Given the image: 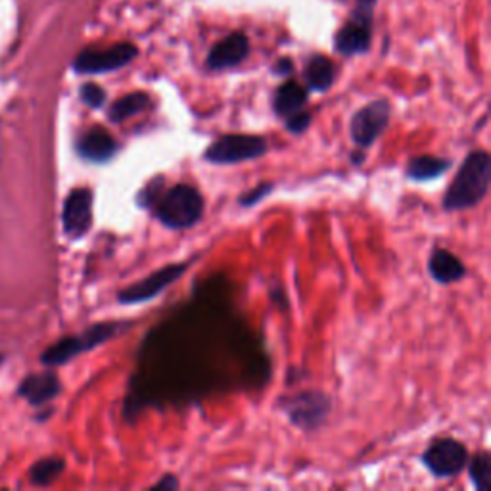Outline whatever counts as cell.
Here are the masks:
<instances>
[{"mask_svg": "<svg viewBox=\"0 0 491 491\" xmlns=\"http://www.w3.org/2000/svg\"><path fill=\"white\" fill-rule=\"evenodd\" d=\"M119 152V142L112 133H107L104 127H93L77 142V154L95 163H106L116 158Z\"/></svg>", "mask_w": 491, "mask_h": 491, "instance_id": "obj_12", "label": "cell"}, {"mask_svg": "<svg viewBox=\"0 0 491 491\" xmlns=\"http://www.w3.org/2000/svg\"><path fill=\"white\" fill-rule=\"evenodd\" d=\"M66 470V461L62 457H46L35 463L29 470V480L35 486L46 487L54 480H58L62 476V472Z\"/></svg>", "mask_w": 491, "mask_h": 491, "instance_id": "obj_20", "label": "cell"}, {"mask_svg": "<svg viewBox=\"0 0 491 491\" xmlns=\"http://www.w3.org/2000/svg\"><path fill=\"white\" fill-rule=\"evenodd\" d=\"M163 190H166V187H163V177L152 179L150 183L137 194V204L144 210H152V206L158 202V198L163 194Z\"/></svg>", "mask_w": 491, "mask_h": 491, "instance_id": "obj_22", "label": "cell"}, {"mask_svg": "<svg viewBox=\"0 0 491 491\" xmlns=\"http://www.w3.org/2000/svg\"><path fill=\"white\" fill-rule=\"evenodd\" d=\"M371 6H363V15L357 14L353 20L343 26L336 35V50L343 56L365 54L371 48Z\"/></svg>", "mask_w": 491, "mask_h": 491, "instance_id": "obj_11", "label": "cell"}, {"mask_svg": "<svg viewBox=\"0 0 491 491\" xmlns=\"http://www.w3.org/2000/svg\"><path fill=\"white\" fill-rule=\"evenodd\" d=\"M491 185V158L486 150H472L444 194L445 211H463L478 206Z\"/></svg>", "mask_w": 491, "mask_h": 491, "instance_id": "obj_1", "label": "cell"}, {"mask_svg": "<svg viewBox=\"0 0 491 491\" xmlns=\"http://www.w3.org/2000/svg\"><path fill=\"white\" fill-rule=\"evenodd\" d=\"M292 71H294V64H292V60H288V58L279 60L275 66V74H279V76H290Z\"/></svg>", "mask_w": 491, "mask_h": 491, "instance_id": "obj_27", "label": "cell"}, {"mask_svg": "<svg viewBox=\"0 0 491 491\" xmlns=\"http://www.w3.org/2000/svg\"><path fill=\"white\" fill-rule=\"evenodd\" d=\"M392 107L386 98L374 100L367 106H363L361 110L352 118V140L359 148H371L373 144L380 138V135L386 131L390 123Z\"/></svg>", "mask_w": 491, "mask_h": 491, "instance_id": "obj_9", "label": "cell"}, {"mask_svg": "<svg viewBox=\"0 0 491 491\" xmlns=\"http://www.w3.org/2000/svg\"><path fill=\"white\" fill-rule=\"evenodd\" d=\"M206 199L196 187L179 183L158 198L152 206L156 220L169 230H187L202 220Z\"/></svg>", "mask_w": 491, "mask_h": 491, "instance_id": "obj_3", "label": "cell"}, {"mask_svg": "<svg viewBox=\"0 0 491 491\" xmlns=\"http://www.w3.org/2000/svg\"><path fill=\"white\" fill-rule=\"evenodd\" d=\"M451 166H453V161L447 158L423 154V156H414L409 159L405 173L411 180H416V183H428V180L442 177Z\"/></svg>", "mask_w": 491, "mask_h": 491, "instance_id": "obj_17", "label": "cell"}, {"mask_svg": "<svg viewBox=\"0 0 491 491\" xmlns=\"http://www.w3.org/2000/svg\"><path fill=\"white\" fill-rule=\"evenodd\" d=\"M305 104L307 88L296 81H286L275 90V97H272V110L282 119L303 110Z\"/></svg>", "mask_w": 491, "mask_h": 491, "instance_id": "obj_16", "label": "cell"}, {"mask_svg": "<svg viewBox=\"0 0 491 491\" xmlns=\"http://www.w3.org/2000/svg\"><path fill=\"white\" fill-rule=\"evenodd\" d=\"M152 106V98L148 93H142V90H137V93L125 95L118 98L112 106L110 112H107V119L112 123H123L127 119H131L142 112H147Z\"/></svg>", "mask_w": 491, "mask_h": 491, "instance_id": "obj_19", "label": "cell"}, {"mask_svg": "<svg viewBox=\"0 0 491 491\" xmlns=\"http://www.w3.org/2000/svg\"><path fill=\"white\" fill-rule=\"evenodd\" d=\"M138 56V50L131 43H119L110 48H85L74 62V69L81 76H97L129 66Z\"/></svg>", "mask_w": 491, "mask_h": 491, "instance_id": "obj_7", "label": "cell"}, {"mask_svg": "<svg viewBox=\"0 0 491 491\" xmlns=\"http://www.w3.org/2000/svg\"><path fill=\"white\" fill-rule=\"evenodd\" d=\"M192 263L194 261L169 263L166 267L150 272L147 279L123 288L118 294V302L121 305H140V303L152 302L154 298L161 296L171 284H175L180 277H183Z\"/></svg>", "mask_w": 491, "mask_h": 491, "instance_id": "obj_6", "label": "cell"}, {"mask_svg": "<svg viewBox=\"0 0 491 491\" xmlns=\"http://www.w3.org/2000/svg\"><path fill=\"white\" fill-rule=\"evenodd\" d=\"M284 125H286L288 133L303 135L309 129V125H312V114L305 112V110H300V112H296L292 116H288L284 119Z\"/></svg>", "mask_w": 491, "mask_h": 491, "instance_id": "obj_25", "label": "cell"}, {"mask_svg": "<svg viewBox=\"0 0 491 491\" xmlns=\"http://www.w3.org/2000/svg\"><path fill=\"white\" fill-rule=\"evenodd\" d=\"M269 150V140L261 135H225L211 142L204 159L213 166H236V163L263 158Z\"/></svg>", "mask_w": 491, "mask_h": 491, "instance_id": "obj_5", "label": "cell"}, {"mask_svg": "<svg viewBox=\"0 0 491 491\" xmlns=\"http://www.w3.org/2000/svg\"><path fill=\"white\" fill-rule=\"evenodd\" d=\"M468 457L470 455L465 444L453 438H442L426 447L421 461L435 478H453L461 475V470L468 463Z\"/></svg>", "mask_w": 491, "mask_h": 491, "instance_id": "obj_8", "label": "cell"}, {"mask_svg": "<svg viewBox=\"0 0 491 491\" xmlns=\"http://www.w3.org/2000/svg\"><path fill=\"white\" fill-rule=\"evenodd\" d=\"M272 190H275V185H272V183H260V185H256L253 189H250V190H246V192H242V194L239 196V206H242V208H253V206H258L260 202H263V199H265Z\"/></svg>", "mask_w": 491, "mask_h": 491, "instance_id": "obj_23", "label": "cell"}, {"mask_svg": "<svg viewBox=\"0 0 491 491\" xmlns=\"http://www.w3.org/2000/svg\"><path fill=\"white\" fill-rule=\"evenodd\" d=\"M60 392H62V382L58 374L50 369L26 376L22 380L20 390H17V394H20L24 399H27V402L35 407L45 405L52 402V399H56Z\"/></svg>", "mask_w": 491, "mask_h": 491, "instance_id": "obj_13", "label": "cell"}, {"mask_svg": "<svg viewBox=\"0 0 491 491\" xmlns=\"http://www.w3.org/2000/svg\"><path fill=\"white\" fill-rule=\"evenodd\" d=\"M131 326H133V321L97 322L76 336H66V338L58 340L56 343H52L50 348H46L43 352L41 363L48 369L62 367L71 359H76L87 352H93V350L100 348L102 343L121 336L123 332L129 331Z\"/></svg>", "mask_w": 491, "mask_h": 491, "instance_id": "obj_2", "label": "cell"}, {"mask_svg": "<svg viewBox=\"0 0 491 491\" xmlns=\"http://www.w3.org/2000/svg\"><path fill=\"white\" fill-rule=\"evenodd\" d=\"M303 77L307 83V90H317V93H326L332 85L336 77V69L331 58L321 56V54H315L307 60L305 69H303Z\"/></svg>", "mask_w": 491, "mask_h": 491, "instance_id": "obj_18", "label": "cell"}, {"mask_svg": "<svg viewBox=\"0 0 491 491\" xmlns=\"http://www.w3.org/2000/svg\"><path fill=\"white\" fill-rule=\"evenodd\" d=\"M93 190L81 187L74 189L64 202L62 225L69 239H83L93 227Z\"/></svg>", "mask_w": 491, "mask_h": 491, "instance_id": "obj_10", "label": "cell"}, {"mask_svg": "<svg viewBox=\"0 0 491 491\" xmlns=\"http://www.w3.org/2000/svg\"><path fill=\"white\" fill-rule=\"evenodd\" d=\"M179 486H180V482L177 480L175 475H166V476H163L159 482H156L150 489H152V491H161V489L175 491V489H179Z\"/></svg>", "mask_w": 491, "mask_h": 491, "instance_id": "obj_26", "label": "cell"}, {"mask_svg": "<svg viewBox=\"0 0 491 491\" xmlns=\"http://www.w3.org/2000/svg\"><path fill=\"white\" fill-rule=\"evenodd\" d=\"M79 93H81V100L88 107H93V110H98V107L106 104V90L97 83H85Z\"/></svg>", "mask_w": 491, "mask_h": 491, "instance_id": "obj_24", "label": "cell"}, {"mask_svg": "<svg viewBox=\"0 0 491 491\" xmlns=\"http://www.w3.org/2000/svg\"><path fill=\"white\" fill-rule=\"evenodd\" d=\"M428 271H430V277L440 284L459 282L466 275L465 263L457 256H455V253H451L449 250L440 248V246H435L430 253Z\"/></svg>", "mask_w": 491, "mask_h": 491, "instance_id": "obj_15", "label": "cell"}, {"mask_svg": "<svg viewBox=\"0 0 491 491\" xmlns=\"http://www.w3.org/2000/svg\"><path fill=\"white\" fill-rule=\"evenodd\" d=\"M279 407L288 421L300 430H317L332 411V399L322 390H303L290 397H282Z\"/></svg>", "mask_w": 491, "mask_h": 491, "instance_id": "obj_4", "label": "cell"}, {"mask_svg": "<svg viewBox=\"0 0 491 491\" xmlns=\"http://www.w3.org/2000/svg\"><path fill=\"white\" fill-rule=\"evenodd\" d=\"M248 52H250V43H248L246 35L244 33H232L211 48L210 56H208V67L217 69V71L234 67L246 60Z\"/></svg>", "mask_w": 491, "mask_h": 491, "instance_id": "obj_14", "label": "cell"}, {"mask_svg": "<svg viewBox=\"0 0 491 491\" xmlns=\"http://www.w3.org/2000/svg\"><path fill=\"white\" fill-rule=\"evenodd\" d=\"M468 476L472 486L478 491H487L491 487V457L487 451L476 453L475 457H468Z\"/></svg>", "mask_w": 491, "mask_h": 491, "instance_id": "obj_21", "label": "cell"}]
</instances>
